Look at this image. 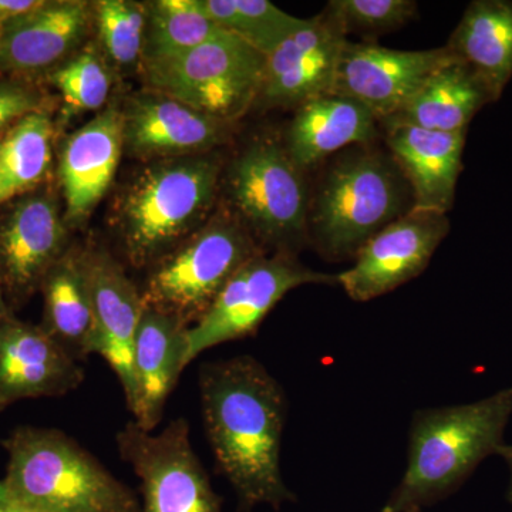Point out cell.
Returning a JSON list of instances; mask_svg holds the SVG:
<instances>
[{
    "label": "cell",
    "mask_w": 512,
    "mask_h": 512,
    "mask_svg": "<svg viewBox=\"0 0 512 512\" xmlns=\"http://www.w3.org/2000/svg\"><path fill=\"white\" fill-rule=\"evenodd\" d=\"M202 419L218 470L242 511L295 503L281 468L288 399L259 360L237 356L201 367Z\"/></svg>",
    "instance_id": "obj_1"
},
{
    "label": "cell",
    "mask_w": 512,
    "mask_h": 512,
    "mask_svg": "<svg viewBox=\"0 0 512 512\" xmlns=\"http://www.w3.org/2000/svg\"><path fill=\"white\" fill-rule=\"evenodd\" d=\"M511 417L512 386L474 403L417 409L406 470L387 507L423 512L456 493L485 458L498 456Z\"/></svg>",
    "instance_id": "obj_2"
},
{
    "label": "cell",
    "mask_w": 512,
    "mask_h": 512,
    "mask_svg": "<svg viewBox=\"0 0 512 512\" xmlns=\"http://www.w3.org/2000/svg\"><path fill=\"white\" fill-rule=\"evenodd\" d=\"M3 447V481L33 511L141 512L136 494L63 431L18 427Z\"/></svg>",
    "instance_id": "obj_3"
},
{
    "label": "cell",
    "mask_w": 512,
    "mask_h": 512,
    "mask_svg": "<svg viewBox=\"0 0 512 512\" xmlns=\"http://www.w3.org/2000/svg\"><path fill=\"white\" fill-rule=\"evenodd\" d=\"M399 173L393 160L370 150L346 154L326 170L309 208L313 241L323 258H355L370 238L402 217L406 190Z\"/></svg>",
    "instance_id": "obj_4"
},
{
    "label": "cell",
    "mask_w": 512,
    "mask_h": 512,
    "mask_svg": "<svg viewBox=\"0 0 512 512\" xmlns=\"http://www.w3.org/2000/svg\"><path fill=\"white\" fill-rule=\"evenodd\" d=\"M220 175L221 163L214 157L178 158L144 171L120 210L128 261L157 264L174 251L210 210Z\"/></svg>",
    "instance_id": "obj_5"
},
{
    "label": "cell",
    "mask_w": 512,
    "mask_h": 512,
    "mask_svg": "<svg viewBox=\"0 0 512 512\" xmlns=\"http://www.w3.org/2000/svg\"><path fill=\"white\" fill-rule=\"evenodd\" d=\"M229 201L258 244L296 255L308 238L305 171L274 137L256 138L231 163Z\"/></svg>",
    "instance_id": "obj_6"
},
{
    "label": "cell",
    "mask_w": 512,
    "mask_h": 512,
    "mask_svg": "<svg viewBox=\"0 0 512 512\" xmlns=\"http://www.w3.org/2000/svg\"><path fill=\"white\" fill-rule=\"evenodd\" d=\"M262 252L237 215H221L157 262L143 291L144 305L191 326L232 276Z\"/></svg>",
    "instance_id": "obj_7"
},
{
    "label": "cell",
    "mask_w": 512,
    "mask_h": 512,
    "mask_svg": "<svg viewBox=\"0 0 512 512\" xmlns=\"http://www.w3.org/2000/svg\"><path fill=\"white\" fill-rule=\"evenodd\" d=\"M264 72L265 56L228 32L181 55L143 64L147 90L229 124L256 106Z\"/></svg>",
    "instance_id": "obj_8"
},
{
    "label": "cell",
    "mask_w": 512,
    "mask_h": 512,
    "mask_svg": "<svg viewBox=\"0 0 512 512\" xmlns=\"http://www.w3.org/2000/svg\"><path fill=\"white\" fill-rule=\"evenodd\" d=\"M335 284L338 275L313 271L296 255L262 252L254 256L232 276L205 315L188 328L185 367L214 346L255 335L269 312L293 289Z\"/></svg>",
    "instance_id": "obj_9"
},
{
    "label": "cell",
    "mask_w": 512,
    "mask_h": 512,
    "mask_svg": "<svg viewBox=\"0 0 512 512\" xmlns=\"http://www.w3.org/2000/svg\"><path fill=\"white\" fill-rule=\"evenodd\" d=\"M121 458L140 478L141 512H221L183 417L154 434L130 421L117 433Z\"/></svg>",
    "instance_id": "obj_10"
},
{
    "label": "cell",
    "mask_w": 512,
    "mask_h": 512,
    "mask_svg": "<svg viewBox=\"0 0 512 512\" xmlns=\"http://www.w3.org/2000/svg\"><path fill=\"white\" fill-rule=\"evenodd\" d=\"M448 231L447 214L412 208L360 248L338 284L352 301L380 298L423 274Z\"/></svg>",
    "instance_id": "obj_11"
},
{
    "label": "cell",
    "mask_w": 512,
    "mask_h": 512,
    "mask_svg": "<svg viewBox=\"0 0 512 512\" xmlns=\"http://www.w3.org/2000/svg\"><path fill=\"white\" fill-rule=\"evenodd\" d=\"M447 46L396 50L373 42L346 43L333 92L359 101L382 121L392 117L440 67L456 60Z\"/></svg>",
    "instance_id": "obj_12"
},
{
    "label": "cell",
    "mask_w": 512,
    "mask_h": 512,
    "mask_svg": "<svg viewBox=\"0 0 512 512\" xmlns=\"http://www.w3.org/2000/svg\"><path fill=\"white\" fill-rule=\"evenodd\" d=\"M64 222L47 192L23 195L0 221V284L9 306L40 291L50 269L69 251Z\"/></svg>",
    "instance_id": "obj_13"
},
{
    "label": "cell",
    "mask_w": 512,
    "mask_h": 512,
    "mask_svg": "<svg viewBox=\"0 0 512 512\" xmlns=\"http://www.w3.org/2000/svg\"><path fill=\"white\" fill-rule=\"evenodd\" d=\"M348 42L345 30L328 10L308 19L265 57L264 82L256 104L298 109L306 101L332 93Z\"/></svg>",
    "instance_id": "obj_14"
},
{
    "label": "cell",
    "mask_w": 512,
    "mask_h": 512,
    "mask_svg": "<svg viewBox=\"0 0 512 512\" xmlns=\"http://www.w3.org/2000/svg\"><path fill=\"white\" fill-rule=\"evenodd\" d=\"M83 262L93 306L92 355L103 357L119 377L130 409L134 399V338L146 308L143 292L104 249H83Z\"/></svg>",
    "instance_id": "obj_15"
},
{
    "label": "cell",
    "mask_w": 512,
    "mask_h": 512,
    "mask_svg": "<svg viewBox=\"0 0 512 512\" xmlns=\"http://www.w3.org/2000/svg\"><path fill=\"white\" fill-rule=\"evenodd\" d=\"M83 379L79 360L42 326L0 316V412L20 400L64 396Z\"/></svg>",
    "instance_id": "obj_16"
},
{
    "label": "cell",
    "mask_w": 512,
    "mask_h": 512,
    "mask_svg": "<svg viewBox=\"0 0 512 512\" xmlns=\"http://www.w3.org/2000/svg\"><path fill=\"white\" fill-rule=\"evenodd\" d=\"M123 120L124 147L144 158L204 153L225 141L231 126L150 90L128 101Z\"/></svg>",
    "instance_id": "obj_17"
},
{
    "label": "cell",
    "mask_w": 512,
    "mask_h": 512,
    "mask_svg": "<svg viewBox=\"0 0 512 512\" xmlns=\"http://www.w3.org/2000/svg\"><path fill=\"white\" fill-rule=\"evenodd\" d=\"M123 130V110L110 106L64 140L59 171L70 225L86 220L109 190L123 154Z\"/></svg>",
    "instance_id": "obj_18"
},
{
    "label": "cell",
    "mask_w": 512,
    "mask_h": 512,
    "mask_svg": "<svg viewBox=\"0 0 512 512\" xmlns=\"http://www.w3.org/2000/svg\"><path fill=\"white\" fill-rule=\"evenodd\" d=\"M393 163L412 188L414 210L447 214L456 200L467 131L443 133L383 123Z\"/></svg>",
    "instance_id": "obj_19"
},
{
    "label": "cell",
    "mask_w": 512,
    "mask_h": 512,
    "mask_svg": "<svg viewBox=\"0 0 512 512\" xmlns=\"http://www.w3.org/2000/svg\"><path fill=\"white\" fill-rule=\"evenodd\" d=\"M183 320L146 306L134 338V423L153 431L163 419L165 403L185 369L187 330Z\"/></svg>",
    "instance_id": "obj_20"
},
{
    "label": "cell",
    "mask_w": 512,
    "mask_h": 512,
    "mask_svg": "<svg viewBox=\"0 0 512 512\" xmlns=\"http://www.w3.org/2000/svg\"><path fill=\"white\" fill-rule=\"evenodd\" d=\"M89 23L87 2L43 3L0 35V72L26 74L52 69L82 43Z\"/></svg>",
    "instance_id": "obj_21"
},
{
    "label": "cell",
    "mask_w": 512,
    "mask_h": 512,
    "mask_svg": "<svg viewBox=\"0 0 512 512\" xmlns=\"http://www.w3.org/2000/svg\"><path fill=\"white\" fill-rule=\"evenodd\" d=\"M377 117L359 101L336 93L306 101L295 111L285 147L303 171L352 144L377 136Z\"/></svg>",
    "instance_id": "obj_22"
},
{
    "label": "cell",
    "mask_w": 512,
    "mask_h": 512,
    "mask_svg": "<svg viewBox=\"0 0 512 512\" xmlns=\"http://www.w3.org/2000/svg\"><path fill=\"white\" fill-rule=\"evenodd\" d=\"M490 103L494 100L487 87L457 57L427 77L412 97L382 123L458 133L467 131L478 111Z\"/></svg>",
    "instance_id": "obj_23"
},
{
    "label": "cell",
    "mask_w": 512,
    "mask_h": 512,
    "mask_svg": "<svg viewBox=\"0 0 512 512\" xmlns=\"http://www.w3.org/2000/svg\"><path fill=\"white\" fill-rule=\"evenodd\" d=\"M500 100L512 79V2L474 0L446 45Z\"/></svg>",
    "instance_id": "obj_24"
},
{
    "label": "cell",
    "mask_w": 512,
    "mask_h": 512,
    "mask_svg": "<svg viewBox=\"0 0 512 512\" xmlns=\"http://www.w3.org/2000/svg\"><path fill=\"white\" fill-rule=\"evenodd\" d=\"M40 292L45 299L42 329L74 359L92 355L93 306L83 251L69 249L50 269Z\"/></svg>",
    "instance_id": "obj_25"
},
{
    "label": "cell",
    "mask_w": 512,
    "mask_h": 512,
    "mask_svg": "<svg viewBox=\"0 0 512 512\" xmlns=\"http://www.w3.org/2000/svg\"><path fill=\"white\" fill-rule=\"evenodd\" d=\"M55 127L47 111L30 114L3 134L0 146V207L45 180L52 164Z\"/></svg>",
    "instance_id": "obj_26"
},
{
    "label": "cell",
    "mask_w": 512,
    "mask_h": 512,
    "mask_svg": "<svg viewBox=\"0 0 512 512\" xmlns=\"http://www.w3.org/2000/svg\"><path fill=\"white\" fill-rule=\"evenodd\" d=\"M197 3L218 28L244 40L265 57L308 22L289 15L268 0H197Z\"/></svg>",
    "instance_id": "obj_27"
},
{
    "label": "cell",
    "mask_w": 512,
    "mask_h": 512,
    "mask_svg": "<svg viewBox=\"0 0 512 512\" xmlns=\"http://www.w3.org/2000/svg\"><path fill=\"white\" fill-rule=\"evenodd\" d=\"M146 10L143 64L181 55L225 32L202 12L197 0H157Z\"/></svg>",
    "instance_id": "obj_28"
},
{
    "label": "cell",
    "mask_w": 512,
    "mask_h": 512,
    "mask_svg": "<svg viewBox=\"0 0 512 512\" xmlns=\"http://www.w3.org/2000/svg\"><path fill=\"white\" fill-rule=\"evenodd\" d=\"M94 19L104 49L120 66H133L143 56L146 6L128 0H101L94 6Z\"/></svg>",
    "instance_id": "obj_29"
},
{
    "label": "cell",
    "mask_w": 512,
    "mask_h": 512,
    "mask_svg": "<svg viewBox=\"0 0 512 512\" xmlns=\"http://www.w3.org/2000/svg\"><path fill=\"white\" fill-rule=\"evenodd\" d=\"M53 86L70 110H99L109 99L111 77L101 57L92 49L67 60L50 74Z\"/></svg>",
    "instance_id": "obj_30"
},
{
    "label": "cell",
    "mask_w": 512,
    "mask_h": 512,
    "mask_svg": "<svg viewBox=\"0 0 512 512\" xmlns=\"http://www.w3.org/2000/svg\"><path fill=\"white\" fill-rule=\"evenodd\" d=\"M346 36H380L406 26L417 16L414 0H330L325 8Z\"/></svg>",
    "instance_id": "obj_31"
},
{
    "label": "cell",
    "mask_w": 512,
    "mask_h": 512,
    "mask_svg": "<svg viewBox=\"0 0 512 512\" xmlns=\"http://www.w3.org/2000/svg\"><path fill=\"white\" fill-rule=\"evenodd\" d=\"M45 111V97L19 79L0 80V136L30 114Z\"/></svg>",
    "instance_id": "obj_32"
},
{
    "label": "cell",
    "mask_w": 512,
    "mask_h": 512,
    "mask_svg": "<svg viewBox=\"0 0 512 512\" xmlns=\"http://www.w3.org/2000/svg\"><path fill=\"white\" fill-rule=\"evenodd\" d=\"M45 0H0V35L16 20L35 12Z\"/></svg>",
    "instance_id": "obj_33"
},
{
    "label": "cell",
    "mask_w": 512,
    "mask_h": 512,
    "mask_svg": "<svg viewBox=\"0 0 512 512\" xmlns=\"http://www.w3.org/2000/svg\"><path fill=\"white\" fill-rule=\"evenodd\" d=\"M0 512H36L28 505L16 497L12 491L6 487L5 481L0 480Z\"/></svg>",
    "instance_id": "obj_34"
},
{
    "label": "cell",
    "mask_w": 512,
    "mask_h": 512,
    "mask_svg": "<svg viewBox=\"0 0 512 512\" xmlns=\"http://www.w3.org/2000/svg\"><path fill=\"white\" fill-rule=\"evenodd\" d=\"M498 456L503 457L505 463H507L508 470H510V485H508V501L512 505V444H505L503 448H501Z\"/></svg>",
    "instance_id": "obj_35"
},
{
    "label": "cell",
    "mask_w": 512,
    "mask_h": 512,
    "mask_svg": "<svg viewBox=\"0 0 512 512\" xmlns=\"http://www.w3.org/2000/svg\"><path fill=\"white\" fill-rule=\"evenodd\" d=\"M8 313H12V311H10V306L8 305V301H6L5 292H3L2 284H0V316L8 315Z\"/></svg>",
    "instance_id": "obj_36"
},
{
    "label": "cell",
    "mask_w": 512,
    "mask_h": 512,
    "mask_svg": "<svg viewBox=\"0 0 512 512\" xmlns=\"http://www.w3.org/2000/svg\"><path fill=\"white\" fill-rule=\"evenodd\" d=\"M379 512H393L392 510H390V507H387V505H384V507L382 508V510H380Z\"/></svg>",
    "instance_id": "obj_37"
},
{
    "label": "cell",
    "mask_w": 512,
    "mask_h": 512,
    "mask_svg": "<svg viewBox=\"0 0 512 512\" xmlns=\"http://www.w3.org/2000/svg\"><path fill=\"white\" fill-rule=\"evenodd\" d=\"M3 134L0 136V146H2Z\"/></svg>",
    "instance_id": "obj_38"
}]
</instances>
